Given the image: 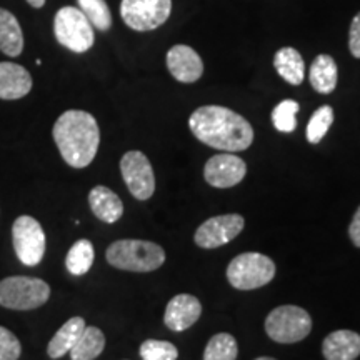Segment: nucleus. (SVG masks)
<instances>
[{
    "instance_id": "1",
    "label": "nucleus",
    "mask_w": 360,
    "mask_h": 360,
    "mask_svg": "<svg viewBox=\"0 0 360 360\" xmlns=\"http://www.w3.org/2000/svg\"><path fill=\"white\" fill-rule=\"evenodd\" d=\"M188 127L202 143L217 150L240 152L254 142L249 120L227 107H199L188 119Z\"/></svg>"
},
{
    "instance_id": "2",
    "label": "nucleus",
    "mask_w": 360,
    "mask_h": 360,
    "mask_svg": "<svg viewBox=\"0 0 360 360\" xmlns=\"http://www.w3.org/2000/svg\"><path fill=\"white\" fill-rule=\"evenodd\" d=\"M53 141L67 165L84 169L96 159L101 130L96 117L85 110H67L57 119L52 129Z\"/></svg>"
},
{
    "instance_id": "3",
    "label": "nucleus",
    "mask_w": 360,
    "mask_h": 360,
    "mask_svg": "<svg viewBox=\"0 0 360 360\" xmlns=\"http://www.w3.org/2000/svg\"><path fill=\"white\" fill-rule=\"evenodd\" d=\"M112 267L129 272H152L165 262V252L159 244L137 238H124L110 244L105 252Z\"/></svg>"
},
{
    "instance_id": "4",
    "label": "nucleus",
    "mask_w": 360,
    "mask_h": 360,
    "mask_svg": "<svg viewBox=\"0 0 360 360\" xmlns=\"http://www.w3.org/2000/svg\"><path fill=\"white\" fill-rule=\"evenodd\" d=\"M51 297V287L42 278L13 276L0 281V305L11 310L42 307Z\"/></svg>"
},
{
    "instance_id": "5",
    "label": "nucleus",
    "mask_w": 360,
    "mask_h": 360,
    "mask_svg": "<svg viewBox=\"0 0 360 360\" xmlns=\"http://www.w3.org/2000/svg\"><path fill=\"white\" fill-rule=\"evenodd\" d=\"M276 277V264L259 252H245L237 255L227 267V281L233 289L254 290Z\"/></svg>"
},
{
    "instance_id": "6",
    "label": "nucleus",
    "mask_w": 360,
    "mask_h": 360,
    "mask_svg": "<svg viewBox=\"0 0 360 360\" xmlns=\"http://www.w3.org/2000/svg\"><path fill=\"white\" fill-rule=\"evenodd\" d=\"M53 34L57 42L70 52L84 53L96 42L94 27L77 7H62L53 19Z\"/></svg>"
},
{
    "instance_id": "7",
    "label": "nucleus",
    "mask_w": 360,
    "mask_h": 360,
    "mask_svg": "<svg viewBox=\"0 0 360 360\" xmlns=\"http://www.w3.org/2000/svg\"><path fill=\"white\" fill-rule=\"evenodd\" d=\"M312 330V319L307 310L297 305L274 309L265 319V332L278 344H295L304 340Z\"/></svg>"
},
{
    "instance_id": "8",
    "label": "nucleus",
    "mask_w": 360,
    "mask_h": 360,
    "mask_svg": "<svg viewBox=\"0 0 360 360\" xmlns=\"http://www.w3.org/2000/svg\"><path fill=\"white\" fill-rule=\"evenodd\" d=\"M172 0H122L120 17L125 25L137 32L159 29L169 20Z\"/></svg>"
},
{
    "instance_id": "9",
    "label": "nucleus",
    "mask_w": 360,
    "mask_h": 360,
    "mask_svg": "<svg viewBox=\"0 0 360 360\" xmlns=\"http://www.w3.org/2000/svg\"><path fill=\"white\" fill-rule=\"evenodd\" d=\"M13 250L24 265L35 267L45 254V233L42 225L30 215H20L12 225Z\"/></svg>"
},
{
    "instance_id": "10",
    "label": "nucleus",
    "mask_w": 360,
    "mask_h": 360,
    "mask_svg": "<svg viewBox=\"0 0 360 360\" xmlns=\"http://www.w3.org/2000/svg\"><path fill=\"white\" fill-rule=\"evenodd\" d=\"M120 172L129 192L137 200H148L155 192V175L150 160L141 150H130L120 160Z\"/></svg>"
},
{
    "instance_id": "11",
    "label": "nucleus",
    "mask_w": 360,
    "mask_h": 360,
    "mask_svg": "<svg viewBox=\"0 0 360 360\" xmlns=\"http://www.w3.org/2000/svg\"><path fill=\"white\" fill-rule=\"evenodd\" d=\"M245 220L238 214H225L217 215L205 220L204 224L197 229L193 240L202 249H217L229 242L233 240L238 233L244 231Z\"/></svg>"
},
{
    "instance_id": "12",
    "label": "nucleus",
    "mask_w": 360,
    "mask_h": 360,
    "mask_svg": "<svg viewBox=\"0 0 360 360\" xmlns=\"http://www.w3.org/2000/svg\"><path fill=\"white\" fill-rule=\"evenodd\" d=\"M247 164L232 152L210 157L204 167V177L215 188H231L244 180Z\"/></svg>"
},
{
    "instance_id": "13",
    "label": "nucleus",
    "mask_w": 360,
    "mask_h": 360,
    "mask_svg": "<svg viewBox=\"0 0 360 360\" xmlns=\"http://www.w3.org/2000/svg\"><path fill=\"white\" fill-rule=\"evenodd\" d=\"M167 69L182 84L197 82L204 74V62L188 45H174L167 52Z\"/></svg>"
},
{
    "instance_id": "14",
    "label": "nucleus",
    "mask_w": 360,
    "mask_h": 360,
    "mask_svg": "<svg viewBox=\"0 0 360 360\" xmlns=\"http://www.w3.org/2000/svg\"><path fill=\"white\" fill-rule=\"evenodd\" d=\"M202 304L197 297L191 294H180L172 297L167 304L164 315V323L170 330L184 332L191 328L200 319Z\"/></svg>"
},
{
    "instance_id": "15",
    "label": "nucleus",
    "mask_w": 360,
    "mask_h": 360,
    "mask_svg": "<svg viewBox=\"0 0 360 360\" xmlns=\"http://www.w3.org/2000/svg\"><path fill=\"white\" fill-rule=\"evenodd\" d=\"M32 90V75L25 67L13 62H0V98L19 101Z\"/></svg>"
},
{
    "instance_id": "16",
    "label": "nucleus",
    "mask_w": 360,
    "mask_h": 360,
    "mask_svg": "<svg viewBox=\"0 0 360 360\" xmlns=\"http://www.w3.org/2000/svg\"><path fill=\"white\" fill-rule=\"evenodd\" d=\"M326 360H355L360 355V335L354 330H335L322 344Z\"/></svg>"
},
{
    "instance_id": "17",
    "label": "nucleus",
    "mask_w": 360,
    "mask_h": 360,
    "mask_svg": "<svg viewBox=\"0 0 360 360\" xmlns=\"http://www.w3.org/2000/svg\"><path fill=\"white\" fill-rule=\"evenodd\" d=\"M89 205L94 215L105 224H114L122 217L124 204L120 197L109 187L97 186L89 193Z\"/></svg>"
},
{
    "instance_id": "18",
    "label": "nucleus",
    "mask_w": 360,
    "mask_h": 360,
    "mask_svg": "<svg viewBox=\"0 0 360 360\" xmlns=\"http://www.w3.org/2000/svg\"><path fill=\"white\" fill-rule=\"evenodd\" d=\"M309 80L315 92L323 94V96L334 92L337 80H339V69H337L334 58L327 53H321V56L315 57L312 65H310Z\"/></svg>"
},
{
    "instance_id": "19",
    "label": "nucleus",
    "mask_w": 360,
    "mask_h": 360,
    "mask_svg": "<svg viewBox=\"0 0 360 360\" xmlns=\"http://www.w3.org/2000/svg\"><path fill=\"white\" fill-rule=\"evenodd\" d=\"M24 51V32L12 12L0 8V52L8 57H19Z\"/></svg>"
},
{
    "instance_id": "20",
    "label": "nucleus",
    "mask_w": 360,
    "mask_h": 360,
    "mask_svg": "<svg viewBox=\"0 0 360 360\" xmlns=\"http://www.w3.org/2000/svg\"><path fill=\"white\" fill-rule=\"evenodd\" d=\"M85 328V321L82 317H72L57 330V334L49 342L47 354L51 359H60L69 354L72 347L77 344L79 337Z\"/></svg>"
},
{
    "instance_id": "21",
    "label": "nucleus",
    "mask_w": 360,
    "mask_h": 360,
    "mask_svg": "<svg viewBox=\"0 0 360 360\" xmlns=\"http://www.w3.org/2000/svg\"><path fill=\"white\" fill-rule=\"evenodd\" d=\"M274 67L277 74L290 85H300L305 77V64L299 51L292 47H283L274 57Z\"/></svg>"
},
{
    "instance_id": "22",
    "label": "nucleus",
    "mask_w": 360,
    "mask_h": 360,
    "mask_svg": "<svg viewBox=\"0 0 360 360\" xmlns=\"http://www.w3.org/2000/svg\"><path fill=\"white\" fill-rule=\"evenodd\" d=\"M105 349V335L101 328L85 326L77 344L70 350L72 360H96Z\"/></svg>"
},
{
    "instance_id": "23",
    "label": "nucleus",
    "mask_w": 360,
    "mask_h": 360,
    "mask_svg": "<svg viewBox=\"0 0 360 360\" xmlns=\"http://www.w3.org/2000/svg\"><path fill=\"white\" fill-rule=\"evenodd\" d=\"M94 259H96V250H94L92 242L87 238H80L70 247L65 257V267L72 276H84L94 265Z\"/></svg>"
},
{
    "instance_id": "24",
    "label": "nucleus",
    "mask_w": 360,
    "mask_h": 360,
    "mask_svg": "<svg viewBox=\"0 0 360 360\" xmlns=\"http://www.w3.org/2000/svg\"><path fill=\"white\" fill-rule=\"evenodd\" d=\"M79 8L84 12L92 27L105 32L112 27V13L105 0H77Z\"/></svg>"
},
{
    "instance_id": "25",
    "label": "nucleus",
    "mask_w": 360,
    "mask_h": 360,
    "mask_svg": "<svg viewBox=\"0 0 360 360\" xmlns=\"http://www.w3.org/2000/svg\"><path fill=\"white\" fill-rule=\"evenodd\" d=\"M237 355V340L231 334H217L207 344L204 360H236Z\"/></svg>"
},
{
    "instance_id": "26",
    "label": "nucleus",
    "mask_w": 360,
    "mask_h": 360,
    "mask_svg": "<svg viewBox=\"0 0 360 360\" xmlns=\"http://www.w3.org/2000/svg\"><path fill=\"white\" fill-rule=\"evenodd\" d=\"M334 124V110L330 105H322L314 112L307 125V141L310 143H319L326 137V134Z\"/></svg>"
},
{
    "instance_id": "27",
    "label": "nucleus",
    "mask_w": 360,
    "mask_h": 360,
    "mask_svg": "<svg viewBox=\"0 0 360 360\" xmlns=\"http://www.w3.org/2000/svg\"><path fill=\"white\" fill-rule=\"evenodd\" d=\"M297 112H299V103L295 101H290V98L282 101L276 109L272 110L274 127H276L278 132H283V134L294 132L297 127V120H295Z\"/></svg>"
},
{
    "instance_id": "28",
    "label": "nucleus",
    "mask_w": 360,
    "mask_h": 360,
    "mask_svg": "<svg viewBox=\"0 0 360 360\" xmlns=\"http://www.w3.org/2000/svg\"><path fill=\"white\" fill-rule=\"evenodd\" d=\"M142 360H177L179 350L167 340H146L141 345Z\"/></svg>"
},
{
    "instance_id": "29",
    "label": "nucleus",
    "mask_w": 360,
    "mask_h": 360,
    "mask_svg": "<svg viewBox=\"0 0 360 360\" xmlns=\"http://www.w3.org/2000/svg\"><path fill=\"white\" fill-rule=\"evenodd\" d=\"M20 354V340L8 328L0 326V360H19Z\"/></svg>"
},
{
    "instance_id": "30",
    "label": "nucleus",
    "mask_w": 360,
    "mask_h": 360,
    "mask_svg": "<svg viewBox=\"0 0 360 360\" xmlns=\"http://www.w3.org/2000/svg\"><path fill=\"white\" fill-rule=\"evenodd\" d=\"M349 49L355 58H360V12L354 17L349 30Z\"/></svg>"
},
{
    "instance_id": "31",
    "label": "nucleus",
    "mask_w": 360,
    "mask_h": 360,
    "mask_svg": "<svg viewBox=\"0 0 360 360\" xmlns=\"http://www.w3.org/2000/svg\"><path fill=\"white\" fill-rule=\"evenodd\" d=\"M349 236H350V240H352V244L355 247H360V207L357 209V212L354 214L352 222H350Z\"/></svg>"
},
{
    "instance_id": "32",
    "label": "nucleus",
    "mask_w": 360,
    "mask_h": 360,
    "mask_svg": "<svg viewBox=\"0 0 360 360\" xmlns=\"http://www.w3.org/2000/svg\"><path fill=\"white\" fill-rule=\"evenodd\" d=\"M27 4L34 8H42L45 6V0H27Z\"/></svg>"
},
{
    "instance_id": "33",
    "label": "nucleus",
    "mask_w": 360,
    "mask_h": 360,
    "mask_svg": "<svg viewBox=\"0 0 360 360\" xmlns=\"http://www.w3.org/2000/svg\"><path fill=\"white\" fill-rule=\"evenodd\" d=\"M255 360H276V359H272V357H259V359H255Z\"/></svg>"
}]
</instances>
